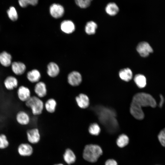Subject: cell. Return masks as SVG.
<instances>
[{"label":"cell","mask_w":165,"mask_h":165,"mask_svg":"<svg viewBox=\"0 0 165 165\" xmlns=\"http://www.w3.org/2000/svg\"><path fill=\"white\" fill-rule=\"evenodd\" d=\"M16 94L18 99L20 101L24 103L31 96L30 89L24 85H21L18 87Z\"/></svg>","instance_id":"obj_6"},{"label":"cell","mask_w":165,"mask_h":165,"mask_svg":"<svg viewBox=\"0 0 165 165\" xmlns=\"http://www.w3.org/2000/svg\"><path fill=\"white\" fill-rule=\"evenodd\" d=\"M9 18L12 21L16 20L18 18L16 11L13 7H11L7 11Z\"/></svg>","instance_id":"obj_31"},{"label":"cell","mask_w":165,"mask_h":165,"mask_svg":"<svg viewBox=\"0 0 165 165\" xmlns=\"http://www.w3.org/2000/svg\"><path fill=\"white\" fill-rule=\"evenodd\" d=\"M137 50L141 56L144 57H147L153 52L152 47L148 42H145L139 43L137 46Z\"/></svg>","instance_id":"obj_13"},{"label":"cell","mask_w":165,"mask_h":165,"mask_svg":"<svg viewBox=\"0 0 165 165\" xmlns=\"http://www.w3.org/2000/svg\"><path fill=\"white\" fill-rule=\"evenodd\" d=\"M3 84L5 89L9 91H12L18 87L17 79L12 76H7L4 80Z\"/></svg>","instance_id":"obj_14"},{"label":"cell","mask_w":165,"mask_h":165,"mask_svg":"<svg viewBox=\"0 0 165 165\" xmlns=\"http://www.w3.org/2000/svg\"><path fill=\"white\" fill-rule=\"evenodd\" d=\"M38 0H18L20 5L22 7H25L28 5L35 6L38 3Z\"/></svg>","instance_id":"obj_30"},{"label":"cell","mask_w":165,"mask_h":165,"mask_svg":"<svg viewBox=\"0 0 165 165\" xmlns=\"http://www.w3.org/2000/svg\"><path fill=\"white\" fill-rule=\"evenodd\" d=\"M97 28V25L93 21L88 22L85 27L86 32L88 35H91L94 34Z\"/></svg>","instance_id":"obj_26"},{"label":"cell","mask_w":165,"mask_h":165,"mask_svg":"<svg viewBox=\"0 0 165 165\" xmlns=\"http://www.w3.org/2000/svg\"><path fill=\"white\" fill-rule=\"evenodd\" d=\"M105 10L109 15L114 16L116 15L119 11V8L115 3L110 2L106 5Z\"/></svg>","instance_id":"obj_22"},{"label":"cell","mask_w":165,"mask_h":165,"mask_svg":"<svg viewBox=\"0 0 165 165\" xmlns=\"http://www.w3.org/2000/svg\"><path fill=\"white\" fill-rule=\"evenodd\" d=\"M57 105V102L54 98H49L44 102V109L49 113H53L56 111Z\"/></svg>","instance_id":"obj_17"},{"label":"cell","mask_w":165,"mask_h":165,"mask_svg":"<svg viewBox=\"0 0 165 165\" xmlns=\"http://www.w3.org/2000/svg\"><path fill=\"white\" fill-rule=\"evenodd\" d=\"M102 153V149L99 145L93 144L88 145L84 148L83 157L87 161L94 163L97 161Z\"/></svg>","instance_id":"obj_2"},{"label":"cell","mask_w":165,"mask_h":165,"mask_svg":"<svg viewBox=\"0 0 165 165\" xmlns=\"http://www.w3.org/2000/svg\"><path fill=\"white\" fill-rule=\"evenodd\" d=\"M130 113L135 119H142L144 117V114L141 107L136 103L132 101L130 107Z\"/></svg>","instance_id":"obj_10"},{"label":"cell","mask_w":165,"mask_h":165,"mask_svg":"<svg viewBox=\"0 0 165 165\" xmlns=\"http://www.w3.org/2000/svg\"><path fill=\"white\" fill-rule=\"evenodd\" d=\"M92 0H75L76 4L82 8H86L89 7Z\"/></svg>","instance_id":"obj_32"},{"label":"cell","mask_w":165,"mask_h":165,"mask_svg":"<svg viewBox=\"0 0 165 165\" xmlns=\"http://www.w3.org/2000/svg\"><path fill=\"white\" fill-rule=\"evenodd\" d=\"M129 138L128 136L125 134H122L118 138L116 143L117 145L120 148H123L128 144Z\"/></svg>","instance_id":"obj_27"},{"label":"cell","mask_w":165,"mask_h":165,"mask_svg":"<svg viewBox=\"0 0 165 165\" xmlns=\"http://www.w3.org/2000/svg\"><path fill=\"white\" fill-rule=\"evenodd\" d=\"M11 58V55L5 51L0 54V62L2 65L5 67H8L10 65Z\"/></svg>","instance_id":"obj_24"},{"label":"cell","mask_w":165,"mask_h":165,"mask_svg":"<svg viewBox=\"0 0 165 165\" xmlns=\"http://www.w3.org/2000/svg\"><path fill=\"white\" fill-rule=\"evenodd\" d=\"M89 133L93 135H97L100 132L101 129L98 125L96 123L91 124L88 128Z\"/></svg>","instance_id":"obj_28"},{"label":"cell","mask_w":165,"mask_h":165,"mask_svg":"<svg viewBox=\"0 0 165 165\" xmlns=\"http://www.w3.org/2000/svg\"><path fill=\"white\" fill-rule=\"evenodd\" d=\"M96 110L100 122L110 130L117 129V122L116 114L112 109L102 106H98Z\"/></svg>","instance_id":"obj_1"},{"label":"cell","mask_w":165,"mask_h":165,"mask_svg":"<svg viewBox=\"0 0 165 165\" xmlns=\"http://www.w3.org/2000/svg\"><path fill=\"white\" fill-rule=\"evenodd\" d=\"M55 165H64L62 164H57Z\"/></svg>","instance_id":"obj_36"},{"label":"cell","mask_w":165,"mask_h":165,"mask_svg":"<svg viewBox=\"0 0 165 165\" xmlns=\"http://www.w3.org/2000/svg\"><path fill=\"white\" fill-rule=\"evenodd\" d=\"M163 131L165 133V128H164V129H163Z\"/></svg>","instance_id":"obj_37"},{"label":"cell","mask_w":165,"mask_h":165,"mask_svg":"<svg viewBox=\"0 0 165 165\" xmlns=\"http://www.w3.org/2000/svg\"><path fill=\"white\" fill-rule=\"evenodd\" d=\"M105 165H118V164L117 162L114 160L109 159L106 161Z\"/></svg>","instance_id":"obj_34"},{"label":"cell","mask_w":165,"mask_h":165,"mask_svg":"<svg viewBox=\"0 0 165 165\" xmlns=\"http://www.w3.org/2000/svg\"><path fill=\"white\" fill-rule=\"evenodd\" d=\"M9 142L6 135L3 134H0V148L5 149L9 145Z\"/></svg>","instance_id":"obj_29"},{"label":"cell","mask_w":165,"mask_h":165,"mask_svg":"<svg viewBox=\"0 0 165 165\" xmlns=\"http://www.w3.org/2000/svg\"><path fill=\"white\" fill-rule=\"evenodd\" d=\"M119 75L122 80L128 82L132 79L133 74L131 70L127 68L121 69L119 72Z\"/></svg>","instance_id":"obj_21"},{"label":"cell","mask_w":165,"mask_h":165,"mask_svg":"<svg viewBox=\"0 0 165 165\" xmlns=\"http://www.w3.org/2000/svg\"><path fill=\"white\" fill-rule=\"evenodd\" d=\"M61 31L66 34H71L75 30V26L73 22L71 20H66L63 21L60 25Z\"/></svg>","instance_id":"obj_16"},{"label":"cell","mask_w":165,"mask_h":165,"mask_svg":"<svg viewBox=\"0 0 165 165\" xmlns=\"http://www.w3.org/2000/svg\"><path fill=\"white\" fill-rule=\"evenodd\" d=\"M12 69L15 75H20L24 73L26 70V67L25 65L22 63L14 62L12 64Z\"/></svg>","instance_id":"obj_20"},{"label":"cell","mask_w":165,"mask_h":165,"mask_svg":"<svg viewBox=\"0 0 165 165\" xmlns=\"http://www.w3.org/2000/svg\"><path fill=\"white\" fill-rule=\"evenodd\" d=\"M60 72V68L57 64L53 62H51L47 66V73L49 76L52 78L57 77Z\"/></svg>","instance_id":"obj_19"},{"label":"cell","mask_w":165,"mask_h":165,"mask_svg":"<svg viewBox=\"0 0 165 165\" xmlns=\"http://www.w3.org/2000/svg\"><path fill=\"white\" fill-rule=\"evenodd\" d=\"M64 10L63 7L60 4L53 3L50 7V12L51 16L55 18H59L64 14Z\"/></svg>","instance_id":"obj_12"},{"label":"cell","mask_w":165,"mask_h":165,"mask_svg":"<svg viewBox=\"0 0 165 165\" xmlns=\"http://www.w3.org/2000/svg\"><path fill=\"white\" fill-rule=\"evenodd\" d=\"M65 162L70 164L74 163L76 160V156L73 152L70 149H67L63 155Z\"/></svg>","instance_id":"obj_23"},{"label":"cell","mask_w":165,"mask_h":165,"mask_svg":"<svg viewBox=\"0 0 165 165\" xmlns=\"http://www.w3.org/2000/svg\"><path fill=\"white\" fill-rule=\"evenodd\" d=\"M82 81V75L78 72L73 71L68 75L67 82L68 84L72 86H78L81 84Z\"/></svg>","instance_id":"obj_5"},{"label":"cell","mask_w":165,"mask_h":165,"mask_svg":"<svg viewBox=\"0 0 165 165\" xmlns=\"http://www.w3.org/2000/svg\"><path fill=\"white\" fill-rule=\"evenodd\" d=\"M132 101L141 107L150 106L155 108L156 103L154 98L150 94L145 93H139L133 97Z\"/></svg>","instance_id":"obj_4"},{"label":"cell","mask_w":165,"mask_h":165,"mask_svg":"<svg viewBox=\"0 0 165 165\" xmlns=\"http://www.w3.org/2000/svg\"><path fill=\"white\" fill-rule=\"evenodd\" d=\"M75 100L77 106L81 109H86L89 106V98L85 94L80 93L77 95L75 97Z\"/></svg>","instance_id":"obj_9"},{"label":"cell","mask_w":165,"mask_h":165,"mask_svg":"<svg viewBox=\"0 0 165 165\" xmlns=\"http://www.w3.org/2000/svg\"><path fill=\"white\" fill-rule=\"evenodd\" d=\"M35 95L42 98L45 97L47 94L48 90L46 85L43 81H39L36 83L34 88Z\"/></svg>","instance_id":"obj_8"},{"label":"cell","mask_w":165,"mask_h":165,"mask_svg":"<svg viewBox=\"0 0 165 165\" xmlns=\"http://www.w3.org/2000/svg\"><path fill=\"white\" fill-rule=\"evenodd\" d=\"M25 106L29 108L33 115L38 116L42 114L44 109V102L41 98L36 95L31 96L25 102Z\"/></svg>","instance_id":"obj_3"},{"label":"cell","mask_w":165,"mask_h":165,"mask_svg":"<svg viewBox=\"0 0 165 165\" xmlns=\"http://www.w3.org/2000/svg\"><path fill=\"white\" fill-rule=\"evenodd\" d=\"M15 119L18 124L23 126L28 125L31 122L30 116L28 113L23 110L17 112L16 115Z\"/></svg>","instance_id":"obj_7"},{"label":"cell","mask_w":165,"mask_h":165,"mask_svg":"<svg viewBox=\"0 0 165 165\" xmlns=\"http://www.w3.org/2000/svg\"><path fill=\"white\" fill-rule=\"evenodd\" d=\"M160 101L159 103V106L160 107H161L162 106L163 104V103L164 102V97L161 94H160Z\"/></svg>","instance_id":"obj_35"},{"label":"cell","mask_w":165,"mask_h":165,"mask_svg":"<svg viewBox=\"0 0 165 165\" xmlns=\"http://www.w3.org/2000/svg\"><path fill=\"white\" fill-rule=\"evenodd\" d=\"M41 74L37 69H34L28 72L27 74V78L28 81L31 83H36L40 81Z\"/></svg>","instance_id":"obj_18"},{"label":"cell","mask_w":165,"mask_h":165,"mask_svg":"<svg viewBox=\"0 0 165 165\" xmlns=\"http://www.w3.org/2000/svg\"><path fill=\"white\" fill-rule=\"evenodd\" d=\"M33 148L31 146L26 143L20 145L17 148V151L20 155L22 156H29L33 152Z\"/></svg>","instance_id":"obj_15"},{"label":"cell","mask_w":165,"mask_h":165,"mask_svg":"<svg viewBox=\"0 0 165 165\" xmlns=\"http://www.w3.org/2000/svg\"><path fill=\"white\" fill-rule=\"evenodd\" d=\"M26 135L27 139L30 143H36L40 140V133L38 128H34L28 130L27 131Z\"/></svg>","instance_id":"obj_11"},{"label":"cell","mask_w":165,"mask_h":165,"mask_svg":"<svg viewBox=\"0 0 165 165\" xmlns=\"http://www.w3.org/2000/svg\"><path fill=\"white\" fill-rule=\"evenodd\" d=\"M158 138L162 145L165 147V133L163 130L159 133Z\"/></svg>","instance_id":"obj_33"},{"label":"cell","mask_w":165,"mask_h":165,"mask_svg":"<svg viewBox=\"0 0 165 165\" xmlns=\"http://www.w3.org/2000/svg\"><path fill=\"white\" fill-rule=\"evenodd\" d=\"M134 80L136 85L140 88H144L146 85V79L142 75L140 74L136 75L134 78Z\"/></svg>","instance_id":"obj_25"}]
</instances>
